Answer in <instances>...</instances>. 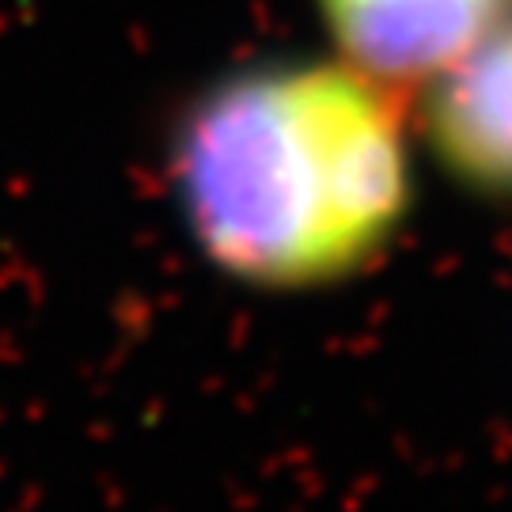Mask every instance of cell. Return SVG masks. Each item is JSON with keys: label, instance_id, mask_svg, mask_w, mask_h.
I'll return each mask as SVG.
<instances>
[{"label": "cell", "instance_id": "cell-1", "mask_svg": "<svg viewBox=\"0 0 512 512\" xmlns=\"http://www.w3.org/2000/svg\"><path fill=\"white\" fill-rule=\"evenodd\" d=\"M175 183L205 255L266 289L361 270L410 202L391 92L349 65H270L217 84L179 129Z\"/></svg>", "mask_w": 512, "mask_h": 512}, {"label": "cell", "instance_id": "cell-2", "mask_svg": "<svg viewBox=\"0 0 512 512\" xmlns=\"http://www.w3.org/2000/svg\"><path fill=\"white\" fill-rule=\"evenodd\" d=\"M421 92V126L448 175L512 202V12L494 19Z\"/></svg>", "mask_w": 512, "mask_h": 512}, {"label": "cell", "instance_id": "cell-3", "mask_svg": "<svg viewBox=\"0 0 512 512\" xmlns=\"http://www.w3.org/2000/svg\"><path fill=\"white\" fill-rule=\"evenodd\" d=\"M349 69L387 92L421 88L494 19L478 0H319Z\"/></svg>", "mask_w": 512, "mask_h": 512}, {"label": "cell", "instance_id": "cell-4", "mask_svg": "<svg viewBox=\"0 0 512 512\" xmlns=\"http://www.w3.org/2000/svg\"><path fill=\"white\" fill-rule=\"evenodd\" d=\"M478 4H486V8H490V12H497V16L512 12V0H478Z\"/></svg>", "mask_w": 512, "mask_h": 512}]
</instances>
